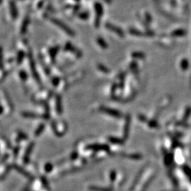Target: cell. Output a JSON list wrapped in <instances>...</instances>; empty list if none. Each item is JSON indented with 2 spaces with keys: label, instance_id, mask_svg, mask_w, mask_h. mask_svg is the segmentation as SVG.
<instances>
[{
  "label": "cell",
  "instance_id": "cell-13",
  "mask_svg": "<svg viewBox=\"0 0 191 191\" xmlns=\"http://www.w3.org/2000/svg\"><path fill=\"white\" fill-rule=\"evenodd\" d=\"M11 11H12V14L13 16L16 17L17 15V10L16 9V7H15L14 4H11Z\"/></svg>",
  "mask_w": 191,
  "mask_h": 191
},
{
  "label": "cell",
  "instance_id": "cell-10",
  "mask_svg": "<svg viewBox=\"0 0 191 191\" xmlns=\"http://www.w3.org/2000/svg\"><path fill=\"white\" fill-rule=\"evenodd\" d=\"M58 51H59V47L53 48V49H51V50L50 51V57H51V59H52V60H53V61H55V56L57 55V53Z\"/></svg>",
  "mask_w": 191,
  "mask_h": 191
},
{
  "label": "cell",
  "instance_id": "cell-7",
  "mask_svg": "<svg viewBox=\"0 0 191 191\" xmlns=\"http://www.w3.org/2000/svg\"><path fill=\"white\" fill-rule=\"evenodd\" d=\"M56 110L59 114H61L62 113V98L60 95H57L56 97Z\"/></svg>",
  "mask_w": 191,
  "mask_h": 191
},
{
  "label": "cell",
  "instance_id": "cell-17",
  "mask_svg": "<svg viewBox=\"0 0 191 191\" xmlns=\"http://www.w3.org/2000/svg\"><path fill=\"white\" fill-rule=\"evenodd\" d=\"M110 141L113 143H116V144H121L122 143V142L121 140H120V139H117V138H113V137H110Z\"/></svg>",
  "mask_w": 191,
  "mask_h": 191
},
{
  "label": "cell",
  "instance_id": "cell-22",
  "mask_svg": "<svg viewBox=\"0 0 191 191\" xmlns=\"http://www.w3.org/2000/svg\"><path fill=\"white\" fill-rule=\"evenodd\" d=\"M179 31H178V32H174L173 33V35L175 36H177V35H181V36H183L184 35V31H180V32H178Z\"/></svg>",
  "mask_w": 191,
  "mask_h": 191
},
{
  "label": "cell",
  "instance_id": "cell-1",
  "mask_svg": "<svg viewBox=\"0 0 191 191\" xmlns=\"http://www.w3.org/2000/svg\"><path fill=\"white\" fill-rule=\"evenodd\" d=\"M52 21L57 25V26H59L60 29H62L64 31H65L67 34L71 35V36H74V33L73 32V31L71 30L69 28H68V27H67L65 24H63L62 22H61L60 21H59V20H57V19H53Z\"/></svg>",
  "mask_w": 191,
  "mask_h": 191
},
{
  "label": "cell",
  "instance_id": "cell-4",
  "mask_svg": "<svg viewBox=\"0 0 191 191\" xmlns=\"http://www.w3.org/2000/svg\"><path fill=\"white\" fill-rule=\"evenodd\" d=\"M34 144L33 142H31L30 144L29 145L28 147V148L26 149V151L25 153V154H24V161L25 163H28L29 162V159H30V156L31 155V153L33 151V149L34 148Z\"/></svg>",
  "mask_w": 191,
  "mask_h": 191
},
{
  "label": "cell",
  "instance_id": "cell-23",
  "mask_svg": "<svg viewBox=\"0 0 191 191\" xmlns=\"http://www.w3.org/2000/svg\"><path fill=\"white\" fill-rule=\"evenodd\" d=\"M59 81H60V79H58V78H57V77H55V78H54V79H53V83L54 84L55 86H56V85L59 83Z\"/></svg>",
  "mask_w": 191,
  "mask_h": 191
},
{
  "label": "cell",
  "instance_id": "cell-18",
  "mask_svg": "<svg viewBox=\"0 0 191 191\" xmlns=\"http://www.w3.org/2000/svg\"><path fill=\"white\" fill-rule=\"evenodd\" d=\"M3 68V57H2V50L0 48V69Z\"/></svg>",
  "mask_w": 191,
  "mask_h": 191
},
{
  "label": "cell",
  "instance_id": "cell-3",
  "mask_svg": "<svg viewBox=\"0 0 191 191\" xmlns=\"http://www.w3.org/2000/svg\"><path fill=\"white\" fill-rule=\"evenodd\" d=\"M30 65H31V71H32V74H33V76L35 78L36 81H38V83H41V79H40V77H39V75H38V72H37V70H36V65H35V62H34L33 59V57L32 55H30Z\"/></svg>",
  "mask_w": 191,
  "mask_h": 191
},
{
  "label": "cell",
  "instance_id": "cell-14",
  "mask_svg": "<svg viewBox=\"0 0 191 191\" xmlns=\"http://www.w3.org/2000/svg\"><path fill=\"white\" fill-rule=\"evenodd\" d=\"M28 24H29V19H25L24 24H23V26H22V28H21V32L23 33H25L26 31V28H27V26H28Z\"/></svg>",
  "mask_w": 191,
  "mask_h": 191
},
{
  "label": "cell",
  "instance_id": "cell-6",
  "mask_svg": "<svg viewBox=\"0 0 191 191\" xmlns=\"http://www.w3.org/2000/svg\"><path fill=\"white\" fill-rule=\"evenodd\" d=\"M101 111L107 113V114H109L110 115H112L113 117H120L121 114L118 111L115 110H113V109H110V108H108L103 107L100 108Z\"/></svg>",
  "mask_w": 191,
  "mask_h": 191
},
{
  "label": "cell",
  "instance_id": "cell-11",
  "mask_svg": "<svg viewBox=\"0 0 191 191\" xmlns=\"http://www.w3.org/2000/svg\"><path fill=\"white\" fill-rule=\"evenodd\" d=\"M95 11H96V13H97V15H102V13H103V9H102V6L100 4H95Z\"/></svg>",
  "mask_w": 191,
  "mask_h": 191
},
{
  "label": "cell",
  "instance_id": "cell-12",
  "mask_svg": "<svg viewBox=\"0 0 191 191\" xmlns=\"http://www.w3.org/2000/svg\"><path fill=\"white\" fill-rule=\"evenodd\" d=\"M107 27L108 28V29H111V30H113V31H114V32H116L117 34H119V35H120V36H122L121 30H120L119 29L115 28V27H114V26H111V25H109V24H108Z\"/></svg>",
  "mask_w": 191,
  "mask_h": 191
},
{
  "label": "cell",
  "instance_id": "cell-21",
  "mask_svg": "<svg viewBox=\"0 0 191 191\" xmlns=\"http://www.w3.org/2000/svg\"><path fill=\"white\" fill-rule=\"evenodd\" d=\"M19 137L21 139H27V137H28L26 134L22 133V132H20V133L19 134Z\"/></svg>",
  "mask_w": 191,
  "mask_h": 191
},
{
  "label": "cell",
  "instance_id": "cell-9",
  "mask_svg": "<svg viewBox=\"0 0 191 191\" xmlns=\"http://www.w3.org/2000/svg\"><path fill=\"white\" fill-rule=\"evenodd\" d=\"M44 129H45V125L44 124L40 125L38 126V128L36 130L35 133H34V135L36 137L39 136V135H40V134L43 132V130H44Z\"/></svg>",
  "mask_w": 191,
  "mask_h": 191
},
{
  "label": "cell",
  "instance_id": "cell-15",
  "mask_svg": "<svg viewBox=\"0 0 191 191\" xmlns=\"http://www.w3.org/2000/svg\"><path fill=\"white\" fill-rule=\"evenodd\" d=\"M24 57V54L23 52H20L18 55V57H17V62L19 64L21 63V62L23 61V59Z\"/></svg>",
  "mask_w": 191,
  "mask_h": 191
},
{
  "label": "cell",
  "instance_id": "cell-19",
  "mask_svg": "<svg viewBox=\"0 0 191 191\" xmlns=\"http://www.w3.org/2000/svg\"><path fill=\"white\" fill-rule=\"evenodd\" d=\"M98 69H100V71L101 72H105V73H107V72H108V69L106 68L105 67H104L103 65H100L99 66H98Z\"/></svg>",
  "mask_w": 191,
  "mask_h": 191
},
{
  "label": "cell",
  "instance_id": "cell-8",
  "mask_svg": "<svg viewBox=\"0 0 191 191\" xmlns=\"http://www.w3.org/2000/svg\"><path fill=\"white\" fill-rule=\"evenodd\" d=\"M65 50H68V51H70V52H72V53H75L76 55H77L79 57H80L81 55V54H80V52L79 50H76V48H74V47L72 46V44L70 43H67L66 46H65Z\"/></svg>",
  "mask_w": 191,
  "mask_h": 191
},
{
  "label": "cell",
  "instance_id": "cell-16",
  "mask_svg": "<svg viewBox=\"0 0 191 191\" xmlns=\"http://www.w3.org/2000/svg\"><path fill=\"white\" fill-rule=\"evenodd\" d=\"M98 44H99L101 47H103V48H106V47H107L106 44L105 43V41H103L101 38H98Z\"/></svg>",
  "mask_w": 191,
  "mask_h": 191
},
{
  "label": "cell",
  "instance_id": "cell-24",
  "mask_svg": "<svg viewBox=\"0 0 191 191\" xmlns=\"http://www.w3.org/2000/svg\"><path fill=\"white\" fill-rule=\"evenodd\" d=\"M2 113H3V108L0 105V115L2 114Z\"/></svg>",
  "mask_w": 191,
  "mask_h": 191
},
{
  "label": "cell",
  "instance_id": "cell-20",
  "mask_svg": "<svg viewBox=\"0 0 191 191\" xmlns=\"http://www.w3.org/2000/svg\"><path fill=\"white\" fill-rule=\"evenodd\" d=\"M20 76H21V78L22 79H24V80H26L27 78V75L26 74V72H24V71H22V72H20Z\"/></svg>",
  "mask_w": 191,
  "mask_h": 191
},
{
  "label": "cell",
  "instance_id": "cell-2",
  "mask_svg": "<svg viewBox=\"0 0 191 191\" xmlns=\"http://www.w3.org/2000/svg\"><path fill=\"white\" fill-rule=\"evenodd\" d=\"M86 149L88 150H93V151H107L108 150V146L105 145V144H90L88 145L86 147Z\"/></svg>",
  "mask_w": 191,
  "mask_h": 191
},
{
  "label": "cell",
  "instance_id": "cell-5",
  "mask_svg": "<svg viewBox=\"0 0 191 191\" xmlns=\"http://www.w3.org/2000/svg\"><path fill=\"white\" fill-rule=\"evenodd\" d=\"M22 115H23L24 117H29V118H46V119L49 118V115H39L33 113H29V112L23 113H22Z\"/></svg>",
  "mask_w": 191,
  "mask_h": 191
}]
</instances>
